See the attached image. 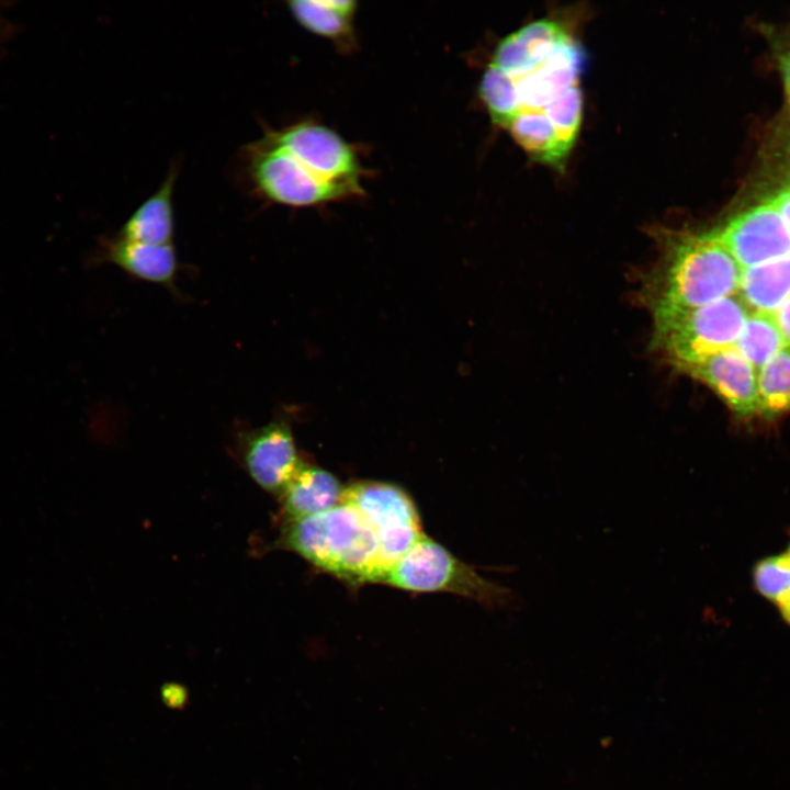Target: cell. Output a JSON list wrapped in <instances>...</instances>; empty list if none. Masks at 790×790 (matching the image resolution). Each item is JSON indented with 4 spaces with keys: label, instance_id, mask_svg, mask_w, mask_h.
<instances>
[{
    "label": "cell",
    "instance_id": "cell-1",
    "mask_svg": "<svg viewBox=\"0 0 790 790\" xmlns=\"http://www.w3.org/2000/svg\"><path fill=\"white\" fill-rule=\"evenodd\" d=\"M241 158L251 192L264 202L313 207L365 194L357 149L313 120L266 129Z\"/></svg>",
    "mask_w": 790,
    "mask_h": 790
},
{
    "label": "cell",
    "instance_id": "cell-2",
    "mask_svg": "<svg viewBox=\"0 0 790 790\" xmlns=\"http://www.w3.org/2000/svg\"><path fill=\"white\" fill-rule=\"evenodd\" d=\"M742 273L713 230L673 233L642 283L641 297L653 319L663 318L737 294Z\"/></svg>",
    "mask_w": 790,
    "mask_h": 790
},
{
    "label": "cell",
    "instance_id": "cell-3",
    "mask_svg": "<svg viewBox=\"0 0 790 790\" xmlns=\"http://www.w3.org/2000/svg\"><path fill=\"white\" fill-rule=\"evenodd\" d=\"M282 543L317 568L351 584L375 583L384 569L373 529L349 504L286 521Z\"/></svg>",
    "mask_w": 790,
    "mask_h": 790
},
{
    "label": "cell",
    "instance_id": "cell-4",
    "mask_svg": "<svg viewBox=\"0 0 790 790\" xmlns=\"http://www.w3.org/2000/svg\"><path fill=\"white\" fill-rule=\"evenodd\" d=\"M375 583L415 592L456 594L489 608L508 607L515 599L510 589L481 576L425 534Z\"/></svg>",
    "mask_w": 790,
    "mask_h": 790
},
{
    "label": "cell",
    "instance_id": "cell-5",
    "mask_svg": "<svg viewBox=\"0 0 790 790\" xmlns=\"http://www.w3.org/2000/svg\"><path fill=\"white\" fill-rule=\"evenodd\" d=\"M751 309L738 294L704 306L653 319V349L682 371L709 356L733 348Z\"/></svg>",
    "mask_w": 790,
    "mask_h": 790
},
{
    "label": "cell",
    "instance_id": "cell-6",
    "mask_svg": "<svg viewBox=\"0 0 790 790\" xmlns=\"http://www.w3.org/2000/svg\"><path fill=\"white\" fill-rule=\"evenodd\" d=\"M340 503L353 506L366 519L375 533L384 568L424 534L413 499L397 485L357 482L345 487Z\"/></svg>",
    "mask_w": 790,
    "mask_h": 790
},
{
    "label": "cell",
    "instance_id": "cell-7",
    "mask_svg": "<svg viewBox=\"0 0 790 790\" xmlns=\"http://www.w3.org/2000/svg\"><path fill=\"white\" fill-rule=\"evenodd\" d=\"M240 453L247 472L267 492L281 495L293 478L302 460L284 416L240 436Z\"/></svg>",
    "mask_w": 790,
    "mask_h": 790
},
{
    "label": "cell",
    "instance_id": "cell-8",
    "mask_svg": "<svg viewBox=\"0 0 790 790\" xmlns=\"http://www.w3.org/2000/svg\"><path fill=\"white\" fill-rule=\"evenodd\" d=\"M713 233L743 269L790 255V233L769 202L735 215Z\"/></svg>",
    "mask_w": 790,
    "mask_h": 790
},
{
    "label": "cell",
    "instance_id": "cell-9",
    "mask_svg": "<svg viewBox=\"0 0 790 790\" xmlns=\"http://www.w3.org/2000/svg\"><path fill=\"white\" fill-rule=\"evenodd\" d=\"M584 61L580 45L571 36L535 67L514 75L503 70L515 86L517 113L541 111L569 88L578 84Z\"/></svg>",
    "mask_w": 790,
    "mask_h": 790
},
{
    "label": "cell",
    "instance_id": "cell-10",
    "mask_svg": "<svg viewBox=\"0 0 790 790\" xmlns=\"http://www.w3.org/2000/svg\"><path fill=\"white\" fill-rule=\"evenodd\" d=\"M681 372L712 390L737 417L759 415L758 373L735 347L713 353Z\"/></svg>",
    "mask_w": 790,
    "mask_h": 790
},
{
    "label": "cell",
    "instance_id": "cell-11",
    "mask_svg": "<svg viewBox=\"0 0 790 790\" xmlns=\"http://www.w3.org/2000/svg\"><path fill=\"white\" fill-rule=\"evenodd\" d=\"M99 262L112 263L131 276L161 285L179 295V261L173 244L151 245L114 235L101 244Z\"/></svg>",
    "mask_w": 790,
    "mask_h": 790
},
{
    "label": "cell",
    "instance_id": "cell-12",
    "mask_svg": "<svg viewBox=\"0 0 790 790\" xmlns=\"http://www.w3.org/2000/svg\"><path fill=\"white\" fill-rule=\"evenodd\" d=\"M571 35L552 19L533 21L504 37L490 63L507 74H520L544 61Z\"/></svg>",
    "mask_w": 790,
    "mask_h": 790
},
{
    "label": "cell",
    "instance_id": "cell-13",
    "mask_svg": "<svg viewBox=\"0 0 790 790\" xmlns=\"http://www.w3.org/2000/svg\"><path fill=\"white\" fill-rule=\"evenodd\" d=\"M345 487L330 472L302 462L297 472L281 493V506L286 521L312 517L340 504Z\"/></svg>",
    "mask_w": 790,
    "mask_h": 790
},
{
    "label": "cell",
    "instance_id": "cell-14",
    "mask_svg": "<svg viewBox=\"0 0 790 790\" xmlns=\"http://www.w3.org/2000/svg\"><path fill=\"white\" fill-rule=\"evenodd\" d=\"M177 177L178 166H172L159 189L133 212L115 235L144 244H172L174 235L172 195Z\"/></svg>",
    "mask_w": 790,
    "mask_h": 790
},
{
    "label": "cell",
    "instance_id": "cell-15",
    "mask_svg": "<svg viewBox=\"0 0 790 790\" xmlns=\"http://www.w3.org/2000/svg\"><path fill=\"white\" fill-rule=\"evenodd\" d=\"M286 4L294 20L308 32L334 42L343 50L354 45L356 1L295 0Z\"/></svg>",
    "mask_w": 790,
    "mask_h": 790
},
{
    "label": "cell",
    "instance_id": "cell-16",
    "mask_svg": "<svg viewBox=\"0 0 790 790\" xmlns=\"http://www.w3.org/2000/svg\"><path fill=\"white\" fill-rule=\"evenodd\" d=\"M737 294L751 312H775L790 296V255L743 269Z\"/></svg>",
    "mask_w": 790,
    "mask_h": 790
},
{
    "label": "cell",
    "instance_id": "cell-17",
    "mask_svg": "<svg viewBox=\"0 0 790 790\" xmlns=\"http://www.w3.org/2000/svg\"><path fill=\"white\" fill-rule=\"evenodd\" d=\"M505 128L519 146L538 161L562 167L568 156L552 123L541 111H521Z\"/></svg>",
    "mask_w": 790,
    "mask_h": 790
},
{
    "label": "cell",
    "instance_id": "cell-18",
    "mask_svg": "<svg viewBox=\"0 0 790 790\" xmlns=\"http://www.w3.org/2000/svg\"><path fill=\"white\" fill-rule=\"evenodd\" d=\"M786 345L774 312H751L735 348L758 373Z\"/></svg>",
    "mask_w": 790,
    "mask_h": 790
},
{
    "label": "cell",
    "instance_id": "cell-19",
    "mask_svg": "<svg viewBox=\"0 0 790 790\" xmlns=\"http://www.w3.org/2000/svg\"><path fill=\"white\" fill-rule=\"evenodd\" d=\"M759 415L790 411V346L781 348L758 372Z\"/></svg>",
    "mask_w": 790,
    "mask_h": 790
},
{
    "label": "cell",
    "instance_id": "cell-20",
    "mask_svg": "<svg viewBox=\"0 0 790 790\" xmlns=\"http://www.w3.org/2000/svg\"><path fill=\"white\" fill-rule=\"evenodd\" d=\"M583 110V95L579 84L565 91L541 110L552 123L560 143L569 154L576 142Z\"/></svg>",
    "mask_w": 790,
    "mask_h": 790
},
{
    "label": "cell",
    "instance_id": "cell-21",
    "mask_svg": "<svg viewBox=\"0 0 790 790\" xmlns=\"http://www.w3.org/2000/svg\"><path fill=\"white\" fill-rule=\"evenodd\" d=\"M752 576L757 592L778 606L790 591V554L779 553L758 561Z\"/></svg>",
    "mask_w": 790,
    "mask_h": 790
},
{
    "label": "cell",
    "instance_id": "cell-22",
    "mask_svg": "<svg viewBox=\"0 0 790 790\" xmlns=\"http://www.w3.org/2000/svg\"><path fill=\"white\" fill-rule=\"evenodd\" d=\"M163 702L172 708H182L187 702V692L179 685H167L161 690Z\"/></svg>",
    "mask_w": 790,
    "mask_h": 790
},
{
    "label": "cell",
    "instance_id": "cell-23",
    "mask_svg": "<svg viewBox=\"0 0 790 790\" xmlns=\"http://www.w3.org/2000/svg\"><path fill=\"white\" fill-rule=\"evenodd\" d=\"M768 202L777 208L790 233V187L781 190Z\"/></svg>",
    "mask_w": 790,
    "mask_h": 790
},
{
    "label": "cell",
    "instance_id": "cell-24",
    "mask_svg": "<svg viewBox=\"0 0 790 790\" xmlns=\"http://www.w3.org/2000/svg\"><path fill=\"white\" fill-rule=\"evenodd\" d=\"M774 316L786 343L790 346V296L774 312Z\"/></svg>",
    "mask_w": 790,
    "mask_h": 790
},
{
    "label": "cell",
    "instance_id": "cell-25",
    "mask_svg": "<svg viewBox=\"0 0 790 790\" xmlns=\"http://www.w3.org/2000/svg\"><path fill=\"white\" fill-rule=\"evenodd\" d=\"M780 72L782 77L787 102L790 104V47L779 57Z\"/></svg>",
    "mask_w": 790,
    "mask_h": 790
},
{
    "label": "cell",
    "instance_id": "cell-26",
    "mask_svg": "<svg viewBox=\"0 0 790 790\" xmlns=\"http://www.w3.org/2000/svg\"><path fill=\"white\" fill-rule=\"evenodd\" d=\"M780 610L782 619L790 625V591L777 606Z\"/></svg>",
    "mask_w": 790,
    "mask_h": 790
},
{
    "label": "cell",
    "instance_id": "cell-27",
    "mask_svg": "<svg viewBox=\"0 0 790 790\" xmlns=\"http://www.w3.org/2000/svg\"><path fill=\"white\" fill-rule=\"evenodd\" d=\"M787 552L790 554V544H789V548H788V551H787Z\"/></svg>",
    "mask_w": 790,
    "mask_h": 790
}]
</instances>
